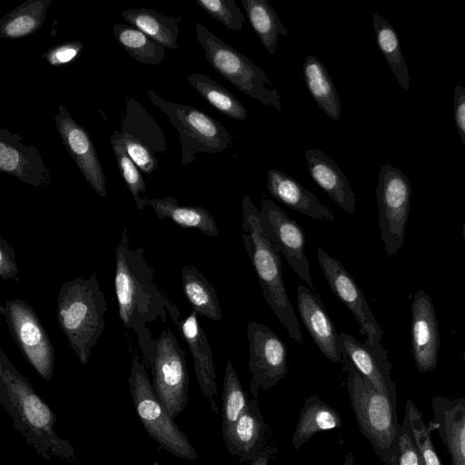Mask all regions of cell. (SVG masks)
I'll return each instance as SVG.
<instances>
[{"instance_id": "cell-32", "label": "cell", "mask_w": 465, "mask_h": 465, "mask_svg": "<svg viewBox=\"0 0 465 465\" xmlns=\"http://www.w3.org/2000/svg\"><path fill=\"white\" fill-rule=\"evenodd\" d=\"M249 23L265 50L274 54L280 35L287 36V29L267 0H241Z\"/></svg>"}, {"instance_id": "cell-22", "label": "cell", "mask_w": 465, "mask_h": 465, "mask_svg": "<svg viewBox=\"0 0 465 465\" xmlns=\"http://www.w3.org/2000/svg\"><path fill=\"white\" fill-rule=\"evenodd\" d=\"M340 347L342 358L353 367L380 392L396 401V386L391 377V364L371 351L354 336L341 331Z\"/></svg>"}, {"instance_id": "cell-20", "label": "cell", "mask_w": 465, "mask_h": 465, "mask_svg": "<svg viewBox=\"0 0 465 465\" xmlns=\"http://www.w3.org/2000/svg\"><path fill=\"white\" fill-rule=\"evenodd\" d=\"M433 420L429 427L436 430L446 447L451 465H465V397L431 399Z\"/></svg>"}, {"instance_id": "cell-28", "label": "cell", "mask_w": 465, "mask_h": 465, "mask_svg": "<svg viewBox=\"0 0 465 465\" xmlns=\"http://www.w3.org/2000/svg\"><path fill=\"white\" fill-rule=\"evenodd\" d=\"M302 75L308 91L320 109L330 118L340 119V99L324 64L316 56L308 55L302 64Z\"/></svg>"}, {"instance_id": "cell-46", "label": "cell", "mask_w": 465, "mask_h": 465, "mask_svg": "<svg viewBox=\"0 0 465 465\" xmlns=\"http://www.w3.org/2000/svg\"><path fill=\"white\" fill-rule=\"evenodd\" d=\"M341 465H357L351 453H349Z\"/></svg>"}, {"instance_id": "cell-37", "label": "cell", "mask_w": 465, "mask_h": 465, "mask_svg": "<svg viewBox=\"0 0 465 465\" xmlns=\"http://www.w3.org/2000/svg\"><path fill=\"white\" fill-rule=\"evenodd\" d=\"M114 154L117 163L118 171L122 179L130 191L139 212L148 206L147 197H141L146 192V184L138 167L132 161L124 147L121 132L114 130L109 137Z\"/></svg>"}, {"instance_id": "cell-42", "label": "cell", "mask_w": 465, "mask_h": 465, "mask_svg": "<svg viewBox=\"0 0 465 465\" xmlns=\"http://www.w3.org/2000/svg\"><path fill=\"white\" fill-rule=\"evenodd\" d=\"M397 465H426L418 448L403 427L399 441Z\"/></svg>"}, {"instance_id": "cell-38", "label": "cell", "mask_w": 465, "mask_h": 465, "mask_svg": "<svg viewBox=\"0 0 465 465\" xmlns=\"http://www.w3.org/2000/svg\"><path fill=\"white\" fill-rule=\"evenodd\" d=\"M401 425L418 448L426 465H443L431 440L430 429L411 399L406 401Z\"/></svg>"}, {"instance_id": "cell-23", "label": "cell", "mask_w": 465, "mask_h": 465, "mask_svg": "<svg viewBox=\"0 0 465 465\" xmlns=\"http://www.w3.org/2000/svg\"><path fill=\"white\" fill-rule=\"evenodd\" d=\"M304 156L313 181L342 211L354 214V193L346 175L335 161L317 148L306 150Z\"/></svg>"}, {"instance_id": "cell-34", "label": "cell", "mask_w": 465, "mask_h": 465, "mask_svg": "<svg viewBox=\"0 0 465 465\" xmlns=\"http://www.w3.org/2000/svg\"><path fill=\"white\" fill-rule=\"evenodd\" d=\"M372 23L381 52L400 85L408 92L411 77L393 26L378 14L373 15Z\"/></svg>"}, {"instance_id": "cell-47", "label": "cell", "mask_w": 465, "mask_h": 465, "mask_svg": "<svg viewBox=\"0 0 465 465\" xmlns=\"http://www.w3.org/2000/svg\"><path fill=\"white\" fill-rule=\"evenodd\" d=\"M462 235H463V239H464V242H465V222L462 226Z\"/></svg>"}, {"instance_id": "cell-41", "label": "cell", "mask_w": 465, "mask_h": 465, "mask_svg": "<svg viewBox=\"0 0 465 465\" xmlns=\"http://www.w3.org/2000/svg\"><path fill=\"white\" fill-rule=\"evenodd\" d=\"M83 47L81 41H67L50 47L42 54V58L52 66H63L77 60Z\"/></svg>"}, {"instance_id": "cell-9", "label": "cell", "mask_w": 465, "mask_h": 465, "mask_svg": "<svg viewBox=\"0 0 465 465\" xmlns=\"http://www.w3.org/2000/svg\"><path fill=\"white\" fill-rule=\"evenodd\" d=\"M153 390L169 417L174 420L187 406L189 377L185 351L170 328L156 339L151 362Z\"/></svg>"}, {"instance_id": "cell-27", "label": "cell", "mask_w": 465, "mask_h": 465, "mask_svg": "<svg viewBox=\"0 0 465 465\" xmlns=\"http://www.w3.org/2000/svg\"><path fill=\"white\" fill-rule=\"evenodd\" d=\"M148 206L153 208L162 221L168 218L181 227L197 229L207 236L219 235L214 218L203 207L180 205L171 196L148 199Z\"/></svg>"}, {"instance_id": "cell-18", "label": "cell", "mask_w": 465, "mask_h": 465, "mask_svg": "<svg viewBox=\"0 0 465 465\" xmlns=\"http://www.w3.org/2000/svg\"><path fill=\"white\" fill-rule=\"evenodd\" d=\"M440 332L430 297L420 289L411 303V351L420 372L434 370L438 362Z\"/></svg>"}, {"instance_id": "cell-19", "label": "cell", "mask_w": 465, "mask_h": 465, "mask_svg": "<svg viewBox=\"0 0 465 465\" xmlns=\"http://www.w3.org/2000/svg\"><path fill=\"white\" fill-rule=\"evenodd\" d=\"M297 305L302 322L321 352L331 361L341 363L339 334L321 298L309 288L299 285Z\"/></svg>"}, {"instance_id": "cell-29", "label": "cell", "mask_w": 465, "mask_h": 465, "mask_svg": "<svg viewBox=\"0 0 465 465\" xmlns=\"http://www.w3.org/2000/svg\"><path fill=\"white\" fill-rule=\"evenodd\" d=\"M52 0H26L0 19V37L19 39L38 31L45 22Z\"/></svg>"}, {"instance_id": "cell-40", "label": "cell", "mask_w": 465, "mask_h": 465, "mask_svg": "<svg viewBox=\"0 0 465 465\" xmlns=\"http://www.w3.org/2000/svg\"><path fill=\"white\" fill-rule=\"evenodd\" d=\"M122 136L126 152L132 161L143 173L151 175L158 166L155 153L136 139L124 134Z\"/></svg>"}, {"instance_id": "cell-45", "label": "cell", "mask_w": 465, "mask_h": 465, "mask_svg": "<svg viewBox=\"0 0 465 465\" xmlns=\"http://www.w3.org/2000/svg\"><path fill=\"white\" fill-rule=\"evenodd\" d=\"M276 451L277 449L266 450L251 460L249 465H268L269 459L272 458L276 453Z\"/></svg>"}, {"instance_id": "cell-1", "label": "cell", "mask_w": 465, "mask_h": 465, "mask_svg": "<svg viewBox=\"0 0 465 465\" xmlns=\"http://www.w3.org/2000/svg\"><path fill=\"white\" fill-rule=\"evenodd\" d=\"M154 274L143 249H132L127 232L124 230L115 250L114 290L118 313L124 327L136 334L148 365L156 342L148 325L158 322L166 323L177 308L157 286Z\"/></svg>"}, {"instance_id": "cell-39", "label": "cell", "mask_w": 465, "mask_h": 465, "mask_svg": "<svg viewBox=\"0 0 465 465\" xmlns=\"http://www.w3.org/2000/svg\"><path fill=\"white\" fill-rule=\"evenodd\" d=\"M195 2L227 29L239 31L242 28L245 17L234 0H195Z\"/></svg>"}, {"instance_id": "cell-43", "label": "cell", "mask_w": 465, "mask_h": 465, "mask_svg": "<svg viewBox=\"0 0 465 465\" xmlns=\"http://www.w3.org/2000/svg\"><path fill=\"white\" fill-rule=\"evenodd\" d=\"M18 267L15 252L10 243L0 236V276L3 280L17 279Z\"/></svg>"}, {"instance_id": "cell-2", "label": "cell", "mask_w": 465, "mask_h": 465, "mask_svg": "<svg viewBox=\"0 0 465 465\" xmlns=\"http://www.w3.org/2000/svg\"><path fill=\"white\" fill-rule=\"evenodd\" d=\"M0 404L15 429L45 460L76 463L74 449L54 430L56 415L0 348Z\"/></svg>"}, {"instance_id": "cell-21", "label": "cell", "mask_w": 465, "mask_h": 465, "mask_svg": "<svg viewBox=\"0 0 465 465\" xmlns=\"http://www.w3.org/2000/svg\"><path fill=\"white\" fill-rule=\"evenodd\" d=\"M174 323L189 346L202 392L208 400L212 410L218 413L219 410L215 403L217 386L213 352L208 338L199 322L198 313L192 311L185 319H180Z\"/></svg>"}, {"instance_id": "cell-6", "label": "cell", "mask_w": 465, "mask_h": 465, "mask_svg": "<svg viewBox=\"0 0 465 465\" xmlns=\"http://www.w3.org/2000/svg\"><path fill=\"white\" fill-rule=\"evenodd\" d=\"M197 40L212 67L243 94L282 112L281 96L265 73L251 59L225 44L201 24L195 25Z\"/></svg>"}, {"instance_id": "cell-14", "label": "cell", "mask_w": 465, "mask_h": 465, "mask_svg": "<svg viewBox=\"0 0 465 465\" xmlns=\"http://www.w3.org/2000/svg\"><path fill=\"white\" fill-rule=\"evenodd\" d=\"M259 220L264 236L282 253L294 272L311 288L313 282L305 254V234L299 223L268 198H262Z\"/></svg>"}, {"instance_id": "cell-44", "label": "cell", "mask_w": 465, "mask_h": 465, "mask_svg": "<svg viewBox=\"0 0 465 465\" xmlns=\"http://www.w3.org/2000/svg\"><path fill=\"white\" fill-rule=\"evenodd\" d=\"M453 114L457 130L465 147V89L460 84L454 87Z\"/></svg>"}, {"instance_id": "cell-17", "label": "cell", "mask_w": 465, "mask_h": 465, "mask_svg": "<svg viewBox=\"0 0 465 465\" xmlns=\"http://www.w3.org/2000/svg\"><path fill=\"white\" fill-rule=\"evenodd\" d=\"M0 172L34 187L49 184L52 181L39 150L25 144L18 134L5 128L0 130Z\"/></svg>"}, {"instance_id": "cell-4", "label": "cell", "mask_w": 465, "mask_h": 465, "mask_svg": "<svg viewBox=\"0 0 465 465\" xmlns=\"http://www.w3.org/2000/svg\"><path fill=\"white\" fill-rule=\"evenodd\" d=\"M242 240L252 264L264 298L285 327L289 336L302 344V333L299 320L288 297L282 277L280 253L264 236L259 220V210L251 197L242 200Z\"/></svg>"}, {"instance_id": "cell-33", "label": "cell", "mask_w": 465, "mask_h": 465, "mask_svg": "<svg viewBox=\"0 0 465 465\" xmlns=\"http://www.w3.org/2000/svg\"><path fill=\"white\" fill-rule=\"evenodd\" d=\"M113 31L118 43L134 60L147 65L163 62L166 47L142 31L122 23H116Z\"/></svg>"}, {"instance_id": "cell-24", "label": "cell", "mask_w": 465, "mask_h": 465, "mask_svg": "<svg viewBox=\"0 0 465 465\" xmlns=\"http://www.w3.org/2000/svg\"><path fill=\"white\" fill-rule=\"evenodd\" d=\"M267 189L270 194L287 207L309 217L335 221L331 211L318 198L289 174L276 169L267 173Z\"/></svg>"}, {"instance_id": "cell-30", "label": "cell", "mask_w": 465, "mask_h": 465, "mask_svg": "<svg viewBox=\"0 0 465 465\" xmlns=\"http://www.w3.org/2000/svg\"><path fill=\"white\" fill-rule=\"evenodd\" d=\"M182 285L193 311L213 321L222 319L218 295L210 282L193 265L182 270Z\"/></svg>"}, {"instance_id": "cell-8", "label": "cell", "mask_w": 465, "mask_h": 465, "mask_svg": "<svg viewBox=\"0 0 465 465\" xmlns=\"http://www.w3.org/2000/svg\"><path fill=\"white\" fill-rule=\"evenodd\" d=\"M151 103L159 108L177 130L182 145L183 166L195 161L198 153H217L232 142L227 129L204 112L163 99L155 92H146Z\"/></svg>"}, {"instance_id": "cell-7", "label": "cell", "mask_w": 465, "mask_h": 465, "mask_svg": "<svg viewBox=\"0 0 465 465\" xmlns=\"http://www.w3.org/2000/svg\"><path fill=\"white\" fill-rule=\"evenodd\" d=\"M128 383L134 410L149 436L171 454L188 460H196L195 449L163 409L138 355L133 358Z\"/></svg>"}, {"instance_id": "cell-35", "label": "cell", "mask_w": 465, "mask_h": 465, "mask_svg": "<svg viewBox=\"0 0 465 465\" xmlns=\"http://www.w3.org/2000/svg\"><path fill=\"white\" fill-rule=\"evenodd\" d=\"M187 79L198 94L217 111L235 120L246 119L247 109L225 87L199 73L189 74Z\"/></svg>"}, {"instance_id": "cell-36", "label": "cell", "mask_w": 465, "mask_h": 465, "mask_svg": "<svg viewBox=\"0 0 465 465\" xmlns=\"http://www.w3.org/2000/svg\"><path fill=\"white\" fill-rule=\"evenodd\" d=\"M249 399L231 361H227L222 395V433L226 432L246 410Z\"/></svg>"}, {"instance_id": "cell-26", "label": "cell", "mask_w": 465, "mask_h": 465, "mask_svg": "<svg viewBox=\"0 0 465 465\" xmlns=\"http://www.w3.org/2000/svg\"><path fill=\"white\" fill-rule=\"evenodd\" d=\"M342 420L340 413L317 395L308 397L301 410L292 439L294 450H299L314 434L340 428Z\"/></svg>"}, {"instance_id": "cell-25", "label": "cell", "mask_w": 465, "mask_h": 465, "mask_svg": "<svg viewBox=\"0 0 465 465\" xmlns=\"http://www.w3.org/2000/svg\"><path fill=\"white\" fill-rule=\"evenodd\" d=\"M122 134L143 143L154 153H164L167 142L164 134L148 111L133 97L125 99L121 120Z\"/></svg>"}, {"instance_id": "cell-15", "label": "cell", "mask_w": 465, "mask_h": 465, "mask_svg": "<svg viewBox=\"0 0 465 465\" xmlns=\"http://www.w3.org/2000/svg\"><path fill=\"white\" fill-rule=\"evenodd\" d=\"M54 121L58 134L77 168L94 192L105 197V176L88 132L61 104L58 105Z\"/></svg>"}, {"instance_id": "cell-31", "label": "cell", "mask_w": 465, "mask_h": 465, "mask_svg": "<svg viewBox=\"0 0 465 465\" xmlns=\"http://www.w3.org/2000/svg\"><path fill=\"white\" fill-rule=\"evenodd\" d=\"M122 17L132 26L142 31L169 49L178 47V24L173 16L147 8L128 9L121 12Z\"/></svg>"}, {"instance_id": "cell-12", "label": "cell", "mask_w": 465, "mask_h": 465, "mask_svg": "<svg viewBox=\"0 0 465 465\" xmlns=\"http://www.w3.org/2000/svg\"><path fill=\"white\" fill-rule=\"evenodd\" d=\"M317 257L331 290L356 318L361 325L360 332L366 335L363 343L378 356L388 359L387 351L381 345L383 332L361 288L343 265L321 247L317 249Z\"/></svg>"}, {"instance_id": "cell-13", "label": "cell", "mask_w": 465, "mask_h": 465, "mask_svg": "<svg viewBox=\"0 0 465 465\" xmlns=\"http://www.w3.org/2000/svg\"><path fill=\"white\" fill-rule=\"evenodd\" d=\"M251 394L258 399L260 390L267 391L288 372L287 349L282 339L267 325L247 324Z\"/></svg>"}, {"instance_id": "cell-5", "label": "cell", "mask_w": 465, "mask_h": 465, "mask_svg": "<svg viewBox=\"0 0 465 465\" xmlns=\"http://www.w3.org/2000/svg\"><path fill=\"white\" fill-rule=\"evenodd\" d=\"M346 387L361 431L369 440L382 465H397L402 430L396 401L377 391L345 360Z\"/></svg>"}, {"instance_id": "cell-10", "label": "cell", "mask_w": 465, "mask_h": 465, "mask_svg": "<svg viewBox=\"0 0 465 465\" xmlns=\"http://www.w3.org/2000/svg\"><path fill=\"white\" fill-rule=\"evenodd\" d=\"M375 195L381 239L386 255L392 257L404 242L411 196L410 180L400 169L387 163L380 169Z\"/></svg>"}, {"instance_id": "cell-16", "label": "cell", "mask_w": 465, "mask_h": 465, "mask_svg": "<svg viewBox=\"0 0 465 465\" xmlns=\"http://www.w3.org/2000/svg\"><path fill=\"white\" fill-rule=\"evenodd\" d=\"M228 451L240 461H251L262 452L277 449L272 443L270 429L258 405V399H251L243 413L224 433Z\"/></svg>"}, {"instance_id": "cell-11", "label": "cell", "mask_w": 465, "mask_h": 465, "mask_svg": "<svg viewBox=\"0 0 465 465\" xmlns=\"http://www.w3.org/2000/svg\"><path fill=\"white\" fill-rule=\"evenodd\" d=\"M13 341L27 362L46 381L54 376V351L52 341L34 309L21 299L7 300L0 306Z\"/></svg>"}, {"instance_id": "cell-3", "label": "cell", "mask_w": 465, "mask_h": 465, "mask_svg": "<svg viewBox=\"0 0 465 465\" xmlns=\"http://www.w3.org/2000/svg\"><path fill=\"white\" fill-rule=\"evenodd\" d=\"M106 312V300L95 273L62 284L57 298V321L84 365L104 330Z\"/></svg>"}]
</instances>
